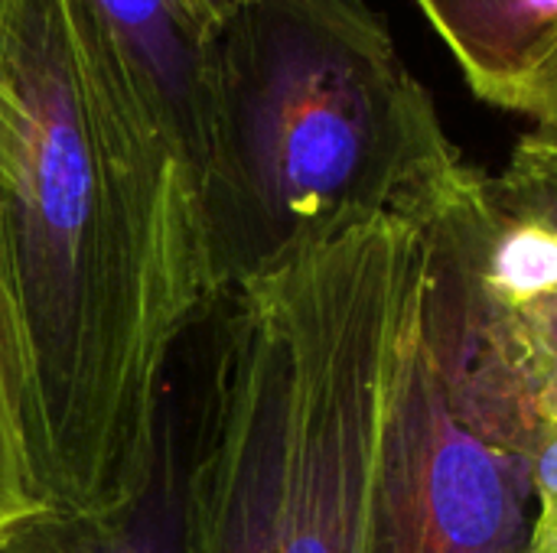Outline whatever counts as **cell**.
Wrapping results in <instances>:
<instances>
[{
  "label": "cell",
  "instance_id": "6da1fadb",
  "mask_svg": "<svg viewBox=\"0 0 557 553\" xmlns=\"http://www.w3.org/2000/svg\"><path fill=\"white\" fill-rule=\"evenodd\" d=\"M0 199L52 512L137 489L166 372L219 297L199 186L72 0H0Z\"/></svg>",
  "mask_w": 557,
  "mask_h": 553
},
{
  "label": "cell",
  "instance_id": "7a4b0ae2",
  "mask_svg": "<svg viewBox=\"0 0 557 553\" xmlns=\"http://www.w3.org/2000/svg\"><path fill=\"white\" fill-rule=\"evenodd\" d=\"M467 166L369 0H242L222 16L199 189L219 293L379 218L418 225Z\"/></svg>",
  "mask_w": 557,
  "mask_h": 553
},
{
  "label": "cell",
  "instance_id": "3957f363",
  "mask_svg": "<svg viewBox=\"0 0 557 553\" xmlns=\"http://www.w3.org/2000/svg\"><path fill=\"white\" fill-rule=\"evenodd\" d=\"M421 235L379 218L261 280L287 345L281 553H362L392 355Z\"/></svg>",
  "mask_w": 557,
  "mask_h": 553
},
{
  "label": "cell",
  "instance_id": "277c9868",
  "mask_svg": "<svg viewBox=\"0 0 557 553\" xmlns=\"http://www.w3.org/2000/svg\"><path fill=\"white\" fill-rule=\"evenodd\" d=\"M408 293L372 460L362 553H532V460L506 453L450 407Z\"/></svg>",
  "mask_w": 557,
  "mask_h": 553
},
{
  "label": "cell",
  "instance_id": "5b68a950",
  "mask_svg": "<svg viewBox=\"0 0 557 553\" xmlns=\"http://www.w3.org/2000/svg\"><path fill=\"white\" fill-rule=\"evenodd\" d=\"M193 398V553H281L287 345L268 293L222 290L183 339Z\"/></svg>",
  "mask_w": 557,
  "mask_h": 553
},
{
  "label": "cell",
  "instance_id": "8992f818",
  "mask_svg": "<svg viewBox=\"0 0 557 553\" xmlns=\"http://www.w3.org/2000/svg\"><path fill=\"white\" fill-rule=\"evenodd\" d=\"M470 91L557 124V0H418Z\"/></svg>",
  "mask_w": 557,
  "mask_h": 553
},
{
  "label": "cell",
  "instance_id": "52a82bcc",
  "mask_svg": "<svg viewBox=\"0 0 557 553\" xmlns=\"http://www.w3.org/2000/svg\"><path fill=\"white\" fill-rule=\"evenodd\" d=\"M52 515L65 553H193V398L183 345L163 381L137 489L91 515Z\"/></svg>",
  "mask_w": 557,
  "mask_h": 553
},
{
  "label": "cell",
  "instance_id": "ba28073f",
  "mask_svg": "<svg viewBox=\"0 0 557 553\" xmlns=\"http://www.w3.org/2000/svg\"><path fill=\"white\" fill-rule=\"evenodd\" d=\"M49 512L33 352L16 280L10 212L0 199V551Z\"/></svg>",
  "mask_w": 557,
  "mask_h": 553
},
{
  "label": "cell",
  "instance_id": "9c48e42d",
  "mask_svg": "<svg viewBox=\"0 0 557 553\" xmlns=\"http://www.w3.org/2000/svg\"><path fill=\"white\" fill-rule=\"evenodd\" d=\"M493 183L506 205L557 231V124L532 127Z\"/></svg>",
  "mask_w": 557,
  "mask_h": 553
},
{
  "label": "cell",
  "instance_id": "30bf717a",
  "mask_svg": "<svg viewBox=\"0 0 557 553\" xmlns=\"http://www.w3.org/2000/svg\"><path fill=\"white\" fill-rule=\"evenodd\" d=\"M0 553H65L59 525H55V515L49 512L46 518L33 521L26 531H20Z\"/></svg>",
  "mask_w": 557,
  "mask_h": 553
},
{
  "label": "cell",
  "instance_id": "8fae6325",
  "mask_svg": "<svg viewBox=\"0 0 557 553\" xmlns=\"http://www.w3.org/2000/svg\"><path fill=\"white\" fill-rule=\"evenodd\" d=\"M212 3H215V7H219L222 13H228V10H232V7H238L242 0H212Z\"/></svg>",
  "mask_w": 557,
  "mask_h": 553
}]
</instances>
